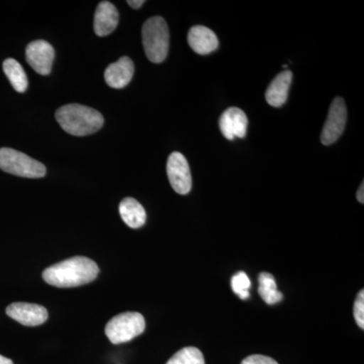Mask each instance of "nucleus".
<instances>
[{"label":"nucleus","mask_w":364,"mask_h":364,"mask_svg":"<svg viewBox=\"0 0 364 364\" xmlns=\"http://www.w3.org/2000/svg\"><path fill=\"white\" fill-rule=\"evenodd\" d=\"M0 169L26 178H41L47 172L43 163L11 148H0Z\"/></svg>","instance_id":"obj_4"},{"label":"nucleus","mask_w":364,"mask_h":364,"mask_svg":"<svg viewBox=\"0 0 364 364\" xmlns=\"http://www.w3.org/2000/svg\"><path fill=\"white\" fill-rule=\"evenodd\" d=\"M241 364H279L277 361L268 356L260 355V354H255V355H250L244 359Z\"/></svg>","instance_id":"obj_21"},{"label":"nucleus","mask_w":364,"mask_h":364,"mask_svg":"<svg viewBox=\"0 0 364 364\" xmlns=\"http://www.w3.org/2000/svg\"><path fill=\"white\" fill-rule=\"evenodd\" d=\"M347 121V109L343 98L336 97L333 100L327 119L321 134L323 145H332L342 135Z\"/></svg>","instance_id":"obj_6"},{"label":"nucleus","mask_w":364,"mask_h":364,"mask_svg":"<svg viewBox=\"0 0 364 364\" xmlns=\"http://www.w3.org/2000/svg\"><path fill=\"white\" fill-rule=\"evenodd\" d=\"M134 71H135V66L133 61L129 57H122L105 69V82L112 88L121 90L131 82Z\"/></svg>","instance_id":"obj_11"},{"label":"nucleus","mask_w":364,"mask_h":364,"mask_svg":"<svg viewBox=\"0 0 364 364\" xmlns=\"http://www.w3.org/2000/svg\"><path fill=\"white\" fill-rule=\"evenodd\" d=\"M6 314L16 322L28 327L44 324L49 316L45 306L30 303L11 304L6 308Z\"/></svg>","instance_id":"obj_9"},{"label":"nucleus","mask_w":364,"mask_h":364,"mask_svg":"<svg viewBox=\"0 0 364 364\" xmlns=\"http://www.w3.org/2000/svg\"><path fill=\"white\" fill-rule=\"evenodd\" d=\"M119 23V13L112 2H100L95 14L93 28L98 37H107L116 30Z\"/></svg>","instance_id":"obj_12"},{"label":"nucleus","mask_w":364,"mask_h":364,"mask_svg":"<svg viewBox=\"0 0 364 364\" xmlns=\"http://www.w3.org/2000/svg\"><path fill=\"white\" fill-rule=\"evenodd\" d=\"M258 280H259L258 293L267 305H274L284 299V294L277 291V282L272 274L261 272Z\"/></svg>","instance_id":"obj_17"},{"label":"nucleus","mask_w":364,"mask_h":364,"mask_svg":"<svg viewBox=\"0 0 364 364\" xmlns=\"http://www.w3.org/2000/svg\"><path fill=\"white\" fill-rule=\"evenodd\" d=\"M119 215L122 220L132 229L144 226L147 219L145 208L133 198H126L119 203Z\"/></svg>","instance_id":"obj_15"},{"label":"nucleus","mask_w":364,"mask_h":364,"mask_svg":"<svg viewBox=\"0 0 364 364\" xmlns=\"http://www.w3.org/2000/svg\"><path fill=\"white\" fill-rule=\"evenodd\" d=\"M354 318H355L356 323L361 329L364 328V291H359L358 298L355 299L354 303Z\"/></svg>","instance_id":"obj_20"},{"label":"nucleus","mask_w":364,"mask_h":364,"mask_svg":"<svg viewBox=\"0 0 364 364\" xmlns=\"http://www.w3.org/2000/svg\"><path fill=\"white\" fill-rule=\"evenodd\" d=\"M188 45L200 55H208L219 47V40L210 28L203 26H196L189 30Z\"/></svg>","instance_id":"obj_13"},{"label":"nucleus","mask_w":364,"mask_h":364,"mask_svg":"<svg viewBox=\"0 0 364 364\" xmlns=\"http://www.w3.org/2000/svg\"><path fill=\"white\" fill-rule=\"evenodd\" d=\"M100 268L95 261L85 256H74L43 272V279L50 286L61 287H76L90 284L97 279Z\"/></svg>","instance_id":"obj_1"},{"label":"nucleus","mask_w":364,"mask_h":364,"mask_svg":"<svg viewBox=\"0 0 364 364\" xmlns=\"http://www.w3.org/2000/svg\"><path fill=\"white\" fill-rule=\"evenodd\" d=\"M291 80L293 73L289 70L282 72L273 79L265 93L268 105L273 107H280L286 104Z\"/></svg>","instance_id":"obj_14"},{"label":"nucleus","mask_w":364,"mask_h":364,"mask_svg":"<svg viewBox=\"0 0 364 364\" xmlns=\"http://www.w3.org/2000/svg\"><path fill=\"white\" fill-rule=\"evenodd\" d=\"M142 40L146 56L152 63H162L169 50V30L161 16H153L145 21Z\"/></svg>","instance_id":"obj_3"},{"label":"nucleus","mask_w":364,"mask_h":364,"mask_svg":"<svg viewBox=\"0 0 364 364\" xmlns=\"http://www.w3.org/2000/svg\"><path fill=\"white\" fill-rule=\"evenodd\" d=\"M145 327V318L140 313H122L109 321L105 335L112 344L126 343L142 334Z\"/></svg>","instance_id":"obj_5"},{"label":"nucleus","mask_w":364,"mask_h":364,"mask_svg":"<svg viewBox=\"0 0 364 364\" xmlns=\"http://www.w3.org/2000/svg\"><path fill=\"white\" fill-rule=\"evenodd\" d=\"M358 200L360 203H364V183H361L360 188L358 191Z\"/></svg>","instance_id":"obj_23"},{"label":"nucleus","mask_w":364,"mask_h":364,"mask_svg":"<svg viewBox=\"0 0 364 364\" xmlns=\"http://www.w3.org/2000/svg\"><path fill=\"white\" fill-rule=\"evenodd\" d=\"M26 59L28 65L40 75H49L55 59L54 48L47 41H33L26 47Z\"/></svg>","instance_id":"obj_8"},{"label":"nucleus","mask_w":364,"mask_h":364,"mask_svg":"<svg viewBox=\"0 0 364 364\" xmlns=\"http://www.w3.org/2000/svg\"><path fill=\"white\" fill-rule=\"evenodd\" d=\"M232 289L239 298L246 299L249 298V289L251 282L248 275L244 272H237L231 279Z\"/></svg>","instance_id":"obj_19"},{"label":"nucleus","mask_w":364,"mask_h":364,"mask_svg":"<svg viewBox=\"0 0 364 364\" xmlns=\"http://www.w3.org/2000/svg\"><path fill=\"white\" fill-rule=\"evenodd\" d=\"M0 364H14L13 360L0 355Z\"/></svg>","instance_id":"obj_24"},{"label":"nucleus","mask_w":364,"mask_h":364,"mask_svg":"<svg viewBox=\"0 0 364 364\" xmlns=\"http://www.w3.org/2000/svg\"><path fill=\"white\" fill-rule=\"evenodd\" d=\"M127 4H128L132 9H138L143 6L145 1H144V0H129V1H127Z\"/></svg>","instance_id":"obj_22"},{"label":"nucleus","mask_w":364,"mask_h":364,"mask_svg":"<svg viewBox=\"0 0 364 364\" xmlns=\"http://www.w3.org/2000/svg\"><path fill=\"white\" fill-rule=\"evenodd\" d=\"M56 119L66 133L77 136L97 133L105 123L104 117L97 109L78 104L60 107L56 112Z\"/></svg>","instance_id":"obj_2"},{"label":"nucleus","mask_w":364,"mask_h":364,"mask_svg":"<svg viewBox=\"0 0 364 364\" xmlns=\"http://www.w3.org/2000/svg\"><path fill=\"white\" fill-rule=\"evenodd\" d=\"M166 364H205L202 351L196 347H184L176 352Z\"/></svg>","instance_id":"obj_18"},{"label":"nucleus","mask_w":364,"mask_h":364,"mask_svg":"<svg viewBox=\"0 0 364 364\" xmlns=\"http://www.w3.org/2000/svg\"><path fill=\"white\" fill-rule=\"evenodd\" d=\"M166 170L174 191L179 195H188L193 186V179L186 158L181 153H172L167 161Z\"/></svg>","instance_id":"obj_7"},{"label":"nucleus","mask_w":364,"mask_h":364,"mask_svg":"<svg viewBox=\"0 0 364 364\" xmlns=\"http://www.w3.org/2000/svg\"><path fill=\"white\" fill-rule=\"evenodd\" d=\"M4 71L14 90L23 93L28 90V82L26 72L16 60L6 59L4 62Z\"/></svg>","instance_id":"obj_16"},{"label":"nucleus","mask_w":364,"mask_h":364,"mask_svg":"<svg viewBox=\"0 0 364 364\" xmlns=\"http://www.w3.org/2000/svg\"><path fill=\"white\" fill-rule=\"evenodd\" d=\"M247 116L238 107H230L220 117V129L228 140H234L236 136L244 138L247 133Z\"/></svg>","instance_id":"obj_10"}]
</instances>
